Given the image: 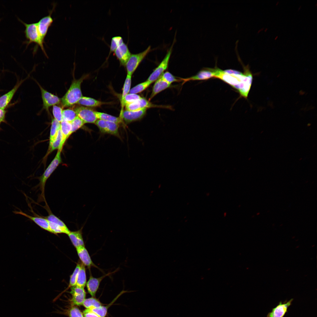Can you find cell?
Returning <instances> with one entry per match:
<instances>
[{
	"label": "cell",
	"mask_w": 317,
	"mask_h": 317,
	"mask_svg": "<svg viewBox=\"0 0 317 317\" xmlns=\"http://www.w3.org/2000/svg\"><path fill=\"white\" fill-rule=\"evenodd\" d=\"M71 129L70 132V135L82 127L85 124L83 120L77 116L71 122Z\"/></svg>",
	"instance_id": "34"
},
{
	"label": "cell",
	"mask_w": 317,
	"mask_h": 317,
	"mask_svg": "<svg viewBox=\"0 0 317 317\" xmlns=\"http://www.w3.org/2000/svg\"><path fill=\"white\" fill-rule=\"evenodd\" d=\"M83 314L85 317H100L90 309H86L83 311Z\"/></svg>",
	"instance_id": "41"
},
{
	"label": "cell",
	"mask_w": 317,
	"mask_h": 317,
	"mask_svg": "<svg viewBox=\"0 0 317 317\" xmlns=\"http://www.w3.org/2000/svg\"><path fill=\"white\" fill-rule=\"evenodd\" d=\"M151 50V46L149 45L141 52L131 54L125 65L127 75L132 76L140 64Z\"/></svg>",
	"instance_id": "5"
},
{
	"label": "cell",
	"mask_w": 317,
	"mask_h": 317,
	"mask_svg": "<svg viewBox=\"0 0 317 317\" xmlns=\"http://www.w3.org/2000/svg\"><path fill=\"white\" fill-rule=\"evenodd\" d=\"M77 116L73 108L63 110L62 112V120L71 122Z\"/></svg>",
	"instance_id": "30"
},
{
	"label": "cell",
	"mask_w": 317,
	"mask_h": 317,
	"mask_svg": "<svg viewBox=\"0 0 317 317\" xmlns=\"http://www.w3.org/2000/svg\"><path fill=\"white\" fill-rule=\"evenodd\" d=\"M6 113L4 109H0V125L1 122L5 121Z\"/></svg>",
	"instance_id": "42"
},
{
	"label": "cell",
	"mask_w": 317,
	"mask_h": 317,
	"mask_svg": "<svg viewBox=\"0 0 317 317\" xmlns=\"http://www.w3.org/2000/svg\"><path fill=\"white\" fill-rule=\"evenodd\" d=\"M114 54L119 60L120 64L125 66L131 54L127 44L123 42L117 47L114 52Z\"/></svg>",
	"instance_id": "13"
},
{
	"label": "cell",
	"mask_w": 317,
	"mask_h": 317,
	"mask_svg": "<svg viewBox=\"0 0 317 317\" xmlns=\"http://www.w3.org/2000/svg\"><path fill=\"white\" fill-rule=\"evenodd\" d=\"M293 299L284 302L280 301L272 311L268 313L267 317H284L288 311V308L291 305Z\"/></svg>",
	"instance_id": "12"
},
{
	"label": "cell",
	"mask_w": 317,
	"mask_h": 317,
	"mask_svg": "<svg viewBox=\"0 0 317 317\" xmlns=\"http://www.w3.org/2000/svg\"><path fill=\"white\" fill-rule=\"evenodd\" d=\"M73 109L77 115L85 123L95 124L98 119L96 111L88 107L82 106L74 107Z\"/></svg>",
	"instance_id": "7"
},
{
	"label": "cell",
	"mask_w": 317,
	"mask_h": 317,
	"mask_svg": "<svg viewBox=\"0 0 317 317\" xmlns=\"http://www.w3.org/2000/svg\"><path fill=\"white\" fill-rule=\"evenodd\" d=\"M75 231H70L68 235L72 244L76 248L78 247L85 246L82 235V229Z\"/></svg>",
	"instance_id": "23"
},
{
	"label": "cell",
	"mask_w": 317,
	"mask_h": 317,
	"mask_svg": "<svg viewBox=\"0 0 317 317\" xmlns=\"http://www.w3.org/2000/svg\"><path fill=\"white\" fill-rule=\"evenodd\" d=\"M142 98L136 94L129 93L121 100L122 106L132 103Z\"/></svg>",
	"instance_id": "32"
},
{
	"label": "cell",
	"mask_w": 317,
	"mask_h": 317,
	"mask_svg": "<svg viewBox=\"0 0 317 317\" xmlns=\"http://www.w3.org/2000/svg\"><path fill=\"white\" fill-rule=\"evenodd\" d=\"M70 293L72 296L71 301L74 305L78 306L82 305L86 297V292L84 288L76 286L72 287Z\"/></svg>",
	"instance_id": "16"
},
{
	"label": "cell",
	"mask_w": 317,
	"mask_h": 317,
	"mask_svg": "<svg viewBox=\"0 0 317 317\" xmlns=\"http://www.w3.org/2000/svg\"><path fill=\"white\" fill-rule=\"evenodd\" d=\"M160 77L170 84L174 82H179L181 81L180 79H176L172 74L168 71L163 73Z\"/></svg>",
	"instance_id": "38"
},
{
	"label": "cell",
	"mask_w": 317,
	"mask_h": 317,
	"mask_svg": "<svg viewBox=\"0 0 317 317\" xmlns=\"http://www.w3.org/2000/svg\"><path fill=\"white\" fill-rule=\"evenodd\" d=\"M22 82L18 83L12 90L0 97V109H5Z\"/></svg>",
	"instance_id": "21"
},
{
	"label": "cell",
	"mask_w": 317,
	"mask_h": 317,
	"mask_svg": "<svg viewBox=\"0 0 317 317\" xmlns=\"http://www.w3.org/2000/svg\"><path fill=\"white\" fill-rule=\"evenodd\" d=\"M22 22L25 27V33L26 38L28 40V43H34L38 46H39L45 55L48 57L43 43L41 41L38 33L37 23L28 24Z\"/></svg>",
	"instance_id": "4"
},
{
	"label": "cell",
	"mask_w": 317,
	"mask_h": 317,
	"mask_svg": "<svg viewBox=\"0 0 317 317\" xmlns=\"http://www.w3.org/2000/svg\"><path fill=\"white\" fill-rule=\"evenodd\" d=\"M170 85V84L168 83L160 77L156 81L154 85L149 100H151L155 95L160 92L169 87Z\"/></svg>",
	"instance_id": "24"
},
{
	"label": "cell",
	"mask_w": 317,
	"mask_h": 317,
	"mask_svg": "<svg viewBox=\"0 0 317 317\" xmlns=\"http://www.w3.org/2000/svg\"><path fill=\"white\" fill-rule=\"evenodd\" d=\"M61 150H58L57 154L43 174L38 178L39 183L38 186L41 191V196L43 200L45 201V188L46 182L51 174L62 162Z\"/></svg>",
	"instance_id": "3"
},
{
	"label": "cell",
	"mask_w": 317,
	"mask_h": 317,
	"mask_svg": "<svg viewBox=\"0 0 317 317\" xmlns=\"http://www.w3.org/2000/svg\"><path fill=\"white\" fill-rule=\"evenodd\" d=\"M71 129V122L62 120L60 122V129L62 135V140L58 150H62L65 141L70 136Z\"/></svg>",
	"instance_id": "22"
},
{
	"label": "cell",
	"mask_w": 317,
	"mask_h": 317,
	"mask_svg": "<svg viewBox=\"0 0 317 317\" xmlns=\"http://www.w3.org/2000/svg\"><path fill=\"white\" fill-rule=\"evenodd\" d=\"M125 106L126 110L132 111L157 107L143 97L132 103L126 105Z\"/></svg>",
	"instance_id": "17"
},
{
	"label": "cell",
	"mask_w": 317,
	"mask_h": 317,
	"mask_svg": "<svg viewBox=\"0 0 317 317\" xmlns=\"http://www.w3.org/2000/svg\"><path fill=\"white\" fill-rule=\"evenodd\" d=\"M116 272H109L98 278L93 277L90 274L89 279L86 283L87 288L89 293L94 297L102 280L106 277Z\"/></svg>",
	"instance_id": "14"
},
{
	"label": "cell",
	"mask_w": 317,
	"mask_h": 317,
	"mask_svg": "<svg viewBox=\"0 0 317 317\" xmlns=\"http://www.w3.org/2000/svg\"><path fill=\"white\" fill-rule=\"evenodd\" d=\"M214 68H205L201 70L195 75L186 78H180L183 81V84L189 81L205 80L214 77Z\"/></svg>",
	"instance_id": "15"
},
{
	"label": "cell",
	"mask_w": 317,
	"mask_h": 317,
	"mask_svg": "<svg viewBox=\"0 0 317 317\" xmlns=\"http://www.w3.org/2000/svg\"><path fill=\"white\" fill-rule=\"evenodd\" d=\"M62 140V135L60 129L58 131L57 136L52 144L51 147L49 149V153L52 152L53 151L59 149L61 144Z\"/></svg>",
	"instance_id": "36"
},
{
	"label": "cell",
	"mask_w": 317,
	"mask_h": 317,
	"mask_svg": "<svg viewBox=\"0 0 317 317\" xmlns=\"http://www.w3.org/2000/svg\"><path fill=\"white\" fill-rule=\"evenodd\" d=\"M244 69L242 72L231 69L223 70L215 66L214 77L230 85L237 90L241 96L247 98L251 87L253 75L248 66Z\"/></svg>",
	"instance_id": "1"
},
{
	"label": "cell",
	"mask_w": 317,
	"mask_h": 317,
	"mask_svg": "<svg viewBox=\"0 0 317 317\" xmlns=\"http://www.w3.org/2000/svg\"><path fill=\"white\" fill-rule=\"evenodd\" d=\"M87 77V75H84L78 79L73 77L69 88L61 99L63 107H70L77 103L83 96L81 90V84Z\"/></svg>",
	"instance_id": "2"
},
{
	"label": "cell",
	"mask_w": 317,
	"mask_h": 317,
	"mask_svg": "<svg viewBox=\"0 0 317 317\" xmlns=\"http://www.w3.org/2000/svg\"><path fill=\"white\" fill-rule=\"evenodd\" d=\"M87 283L85 266L82 263L77 278L76 286L84 288Z\"/></svg>",
	"instance_id": "27"
},
{
	"label": "cell",
	"mask_w": 317,
	"mask_h": 317,
	"mask_svg": "<svg viewBox=\"0 0 317 317\" xmlns=\"http://www.w3.org/2000/svg\"><path fill=\"white\" fill-rule=\"evenodd\" d=\"M106 103L90 97L82 96L77 104L87 107H95L100 106Z\"/></svg>",
	"instance_id": "25"
},
{
	"label": "cell",
	"mask_w": 317,
	"mask_h": 317,
	"mask_svg": "<svg viewBox=\"0 0 317 317\" xmlns=\"http://www.w3.org/2000/svg\"><path fill=\"white\" fill-rule=\"evenodd\" d=\"M95 124L102 133L110 134L120 138L119 124L99 119L97 120Z\"/></svg>",
	"instance_id": "9"
},
{
	"label": "cell",
	"mask_w": 317,
	"mask_h": 317,
	"mask_svg": "<svg viewBox=\"0 0 317 317\" xmlns=\"http://www.w3.org/2000/svg\"><path fill=\"white\" fill-rule=\"evenodd\" d=\"M97 117L99 119L113 122L119 124L122 122L119 117H116L104 113L96 111Z\"/></svg>",
	"instance_id": "28"
},
{
	"label": "cell",
	"mask_w": 317,
	"mask_h": 317,
	"mask_svg": "<svg viewBox=\"0 0 317 317\" xmlns=\"http://www.w3.org/2000/svg\"><path fill=\"white\" fill-rule=\"evenodd\" d=\"M45 204L46 205L45 206V208L48 211V215L47 216L44 217L48 221L55 223L60 226L64 231L65 234L67 235L68 234L70 231L66 225L62 220L52 213L47 203H45Z\"/></svg>",
	"instance_id": "20"
},
{
	"label": "cell",
	"mask_w": 317,
	"mask_h": 317,
	"mask_svg": "<svg viewBox=\"0 0 317 317\" xmlns=\"http://www.w3.org/2000/svg\"><path fill=\"white\" fill-rule=\"evenodd\" d=\"M78 255L82 263L89 268L94 267H98L93 262L85 246H82L76 248Z\"/></svg>",
	"instance_id": "19"
},
{
	"label": "cell",
	"mask_w": 317,
	"mask_h": 317,
	"mask_svg": "<svg viewBox=\"0 0 317 317\" xmlns=\"http://www.w3.org/2000/svg\"><path fill=\"white\" fill-rule=\"evenodd\" d=\"M60 122L54 118L52 119L49 138V149L57 136L60 129Z\"/></svg>",
	"instance_id": "26"
},
{
	"label": "cell",
	"mask_w": 317,
	"mask_h": 317,
	"mask_svg": "<svg viewBox=\"0 0 317 317\" xmlns=\"http://www.w3.org/2000/svg\"><path fill=\"white\" fill-rule=\"evenodd\" d=\"M113 300L109 305L106 306H102L99 307L89 309L95 313L100 317H105L106 315L108 307L115 301L116 299Z\"/></svg>",
	"instance_id": "33"
},
{
	"label": "cell",
	"mask_w": 317,
	"mask_h": 317,
	"mask_svg": "<svg viewBox=\"0 0 317 317\" xmlns=\"http://www.w3.org/2000/svg\"><path fill=\"white\" fill-rule=\"evenodd\" d=\"M81 263H77L76 266L70 277L69 282V287H73L76 286L78 273L80 267Z\"/></svg>",
	"instance_id": "39"
},
{
	"label": "cell",
	"mask_w": 317,
	"mask_h": 317,
	"mask_svg": "<svg viewBox=\"0 0 317 317\" xmlns=\"http://www.w3.org/2000/svg\"><path fill=\"white\" fill-rule=\"evenodd\" d=\"M70 317H84L82 313L77 308L73 307L69 312Z\"/></svg>",
	"instance_id": "40"
},
{
	"label": "cell",
	"mask_w": 317,
	"mask_h": 317,
	"mask_svg": "<svg viewBox=\"0 0 317 317\" xmlns=\"http://www.w3.org/2000/svg\"><path fill=\"white\" fill-rule=\"evenodd\" d=\"M13 212L15 214L21 215L27 217L33 221L41 228L50 232L48 221L44 217L38 216L37 215V216H33L26 214L20 210L18 211H14Z\"/></svg>",
	"instance_id": "18"
},
{
	"label": "cell",
	"mask_w": 317,
	"mask_h": 317,
	"mask_svg": "<svg viewBox=\"0 0 317 317\" xmlns=\"http://www.w3.org/2000/svg\"><path fill=\"white\" fill-rule=\"evenodd\" d=\"M40 88L43 100V109L49 112V108L52 106L59 104L61 102L58 96L46 91L36 81Z\"/></svg>",
	"instance_id": "10"
},
{
	"label": "cell",
	"mask_w": 317,
	"mask_h": 317,
	"mask_svg": "<svg viewBox=\"0 0 317 317\" xmlns=\"http://www.w3.org/2000/svg\"><path fill=\"white\" fill-rule=\"evenodd\" d=\"M56 4H54L52 9L49 11L48 14L41 18L37 23L38 33L41 41L44 43L45 38L46 36L49 28L53 21L51 16L53 11L55 9Z\"/></svg>",
	"instance_id": "6"
},
{
	"label": "cell",
	"mask_w": 317,
	"mask_h": 317,
	"mask_svg": "<svg viewBox=\"0 0 317 317\" xmlns=\"http://www.w3.org/2000/svg\"><path fill=\"white\" fill-rule=\"evenodd\" d=\"M131 76L127 75L123 88L122 100L129 93L131 84Z\"/></svg>",
	"instance_id": "35"
},
{
	"label": "cell",
	"mask_w": 317,
	"mask_h": 317,
	"mask_svg": "<svg viewBox=\"0 0 317 317\" xmlns=\"http://www.w3.org/2000/svg\"><path fill=\"white\" fill-rule=\"evenodd\" d=\"M146 109L132 111L128 110L122 111L120 117L126 124L141 119L145 115Z\"/></svg>",
	"instance_id": "11"
},
{
	"label": "cell",
	"mask_w": 317,
	"mask_h": 317,
	"mask_svg": "<svg viewBox=\"0 0 317 317\" xmlns=\"http://www.w3.org/2000/svg\"><path fill=\"white\" fill-rule=\"evenodd\" d=\"M152 83L146 80L140 83L132 88L129 92V93L136 94L141 92L146 89Z\"/></svg>",
	"instance_id": "31"
},
{
	"label": "cell",
	"mask_w": 317,
	"mask_h": 317,
	"mask_svg": "<svg viewBox=\"0 0 317 317\" xmlns=\"http://www.w3.org/2000/svg\"><path fill=\"white\" fill-rule=\"evenodd\" d=\"M63 108L57 105L53 106L52 112L54 118L60 122L62 120Z\"/></svg>",
	"instance_id": "37"
},
{
	"label": "cell",
	"mask_w": 317,
	"mask_h": 317,
	"mask_svg": "<svg viewBox=\"0 0 317 317\" xmlns=\"http://www.w3.org/2000/svg\"><path fill=\"white\" fill-rule=\"evenodd\" d=\"M82 305L87 309L98 307L102 306L101 302L94 297L85 299Z\"/></svg>",
	"instance_id": "29"
},
{
	"label": "cell",
	"mask_w": 317,
	"mask_h": 317,
	"mask_svg": "<svg viewBox=\"0 0 317 317\" xmlns=\"http://www.w3.org/2000/svg\"><path fill=\"white\" fill-rule=\"evenodd\" d=\"M174 42L168 50L163 59L150 75L147 80L151 82L152 83L154 82L161 77L164 73V71L167 69L172 52Z\"/></svg>",
	"instance_id": "8"
}]
</instances>
